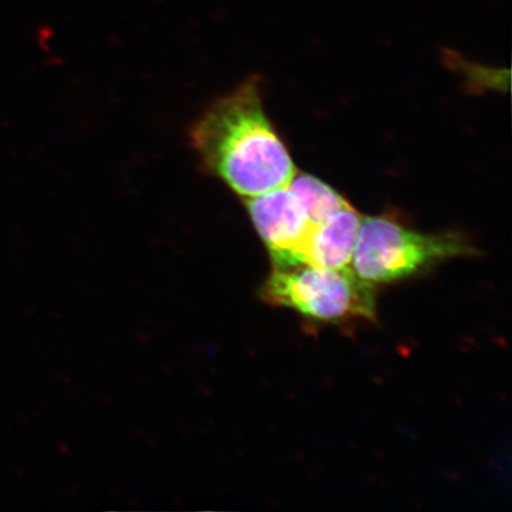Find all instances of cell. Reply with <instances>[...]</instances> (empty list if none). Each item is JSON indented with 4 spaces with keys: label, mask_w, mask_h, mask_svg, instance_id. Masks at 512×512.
Segmentation results:
<instances>
[{
    "label": "cell",
    "mask_w": 512,
    "mask_h": 512,
    "mask_svg": "<svg viewBox=\"0 0 512 512\" xmlns=\"http://www.w3.org/2000/svg\"><path fill=\"white\" fill-rule=\"evenodd\" d=\"M190 140L204 168L246 200L286 187L297 174L255 79L214 102L192 126Z\"/></svg>",
    "instance_id": "obj_1"
},
{
    "label": "cell",
    "mask_w": 512,
    "mask_h": 512,
    "mask_svg": "<svg viewBox=\"0 0 512 512\" xmlns=\"http://www.w3.org/2000/svg\"><path fill=\"white\" fill-rule=\"evenodd\" d=\"M475 253L458 233H420L389 217L370 216L362 219L350 266L369 284H390Z\"/></svg>",
    "instance_id": "obj_2"
},
{
    "label": "cell",
    "mask_w": 512,
    "mask_h": 512,
    "mask_svg": "<svg viewBox=\"0 0 512 512\" xmlns=\"http://www.w3.org/2000/svg\"><path fill=\"white\" fill-rule=\"evenodd\" d=\"M266 303L286 307L319 323L375 320V285L367 283L351 267L310 265L273 267L261 288Z\"/></svg>",
    "instance_id": "obj_3"
},
{
    "label": "cell",
    "mask_w": 512,
    "mask_h": 512,
    "mask_svg": "<svg viewBox=\"0 0 512 512\" xmlns=\"http://www.w3.org/2000/svg\"><path fill=\"white\" fill-rule=\"evenodd\" d=\"M247 209L265 246L273 267L291 266L312 224L292 190L281 187L247 198Z\"/></svg>",
    "instance_id": "obj_4"
},
{
    "label": "cell",
    "mask_w": 512,
    "mask_h": 512,
    "mask_svg": "<svg viewBox=\"0 0 512 512\" xmlns=\"http://www.w3.org/2000/svg\"><path fill=\"white\" fill-rule=\"evenodd\" d=\"M361 222L362 216L350 203L336 210L312 226L303 245L293 256L291 266L350 267Z\"/></svg>",
    "instance_id": "obj_5"
},
{
    "label": "cell",
    "mask_w": 512,
    "mask_h": 512,
    "mask_svg": "<svg viewBox=\"0 0 512 512\" xmlns=\"http://www.w3.org/2000/svg\"><path fill=\"white\" fill-rule=\"evenodd\" d=\"M287 185L302 204L312 226L349 204L336 190L310 175L297 172Z\"/></svg>",
    "instance_id": "obj_6"
}]
</instances>
